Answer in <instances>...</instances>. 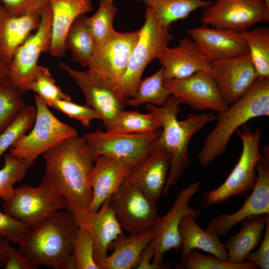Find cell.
I'll return each mask as SVG.
<instances>
[{
  "label": "cell",
  "instance_id": "6da1fadb",
  "mask_svg": "<svg viewBox=\"0 0 269 269\" xmlns=\"http://www.w3.org/2000/svg\"><path fill=\"white\" fill-rule=\"evenodd\" d=\"M44 175L57 194L67 201V210L78 225L90 217L93 191L89 176L98 155L83 137L67 138L42 154Z\"/></svg>",
  "mask_w": 269,
  "mask_h": 269
},
{
  "label": "cell",
  "instance_id": "7a4b0ae2",
  "mask_svg": "<svg viewBox=\"0 0 269 269\" xmlns=\"http://www.w3.org/2000/svg\"><path fill=\"white\" fill-rule=\"evenodd\" d=\"M78 227L69 211L58 210L31 227L18 251L35 269L39 266L67 269Z\"/></svg>",
  "mask_w": 269,
  "mask_h": 269
},
{
  "label": "cell",
  "instance_id": "3957f363",
  "mask_svg": "<svg viewBox=\"0 0 269 269\" xmlns=\"http://www.w3.org/2000/svg\"><path fill=\"white\" fill-rule=\"evenodd\" d=\"M180 100L172 95L163 105L157 107L146 104V109L158 119L161 129L160 137L170 157L169 170L162 195L166 196L183 172L191 163L188 148L192 136L206 125L216 120L210 113L190 114L184 120H178Z\"/></svg>",
  "mask_w": 269,
  "mask_h": 269
},
{
  "label": "cell",
  "instance_id": "277c9868",
  "mask_svg": "<svg viewBox=\"0 0 269 269\" xmlns=\"http://www.w3.org/2000/svg\"><path fill=\"white\" fill-rule=\"evenodd\" d=\"M269 116V78L259 77L244 96L218 113L216 125L198 154L199 164L207 166L223 154L233 134L249 121Z\"/></svg>",
  "mask_w": 269,
  "mask_h": 269
},
{
  "label": "cell",
  "instance_id": "5b68a950",
  "mask_svg": "<svg viewBox=\"0 0 269 269\" xmlns=\"http://www.w3.org/2000/svg\"><path fill=\"white\" fill-rule=\"evenodd\" d=\"M144 18L126 70L117 87L119 96L126 105L134 95L147 65L158 59L173 39L170 26L161 23L151 9L146 7Z\"/></svg>",
  "mask_w": 269,
  "mask_h": 269
},
{
  "label": "cell",
  "instance_id": "8992f818",
  "mask_svg": "<svg viewBox=\"0 0 269 269\" xmlns=\"http://www.w3.org/2000/svg\"><path fill=\"white\" fill-rule=\"evenodd\" d=\"M242 143L240 158L224 182L217 188L206 191L202 201L205 208L219 204L229 198L247 194L257 179V166L262 157L260 148L261 131L246 124L236 132Z\"/></svg>",
  "mask_w": 269,
  "mask_h": 269
},
{
  "label": "cell",
  "instance_id": "52a82bcc",
  "mask_svg": "<svg viewBox=\"0 0 269 269\" xmlns=\"http://www.w3.org/2000/svg\"><path fill=\"white\" fill-rule=\"evenodd\" d=\"M36 115L28 134H24L9 148L11 156L23 160L28 169L37 157L64 139L78 135L76 129L57 119L37 95L34 96Z\"/></svg>",
  "mask_w": 269,
  "mask_h": 269
},
{
  "label": "cell",
  "instance_id": "ba28073f",
  "mask_svg": "<svg viewBox=\"0 0 269 269\" xmlns=\"http://www.w3.org/2000/svg\"><path fill=\"white\" fill-rule=\"evenodd\" d=\"M68 208L66 200L54 191L44 176L37 186L22 185L14 188L2 205L4 212L30 227Z\"/></svg>",
  "mask_w": 269,
  "mask_h": 269
},
{
  "label": "cell",
  "instance_id": "9c48e42d",
  "mask_svg": "<svg viewBox=\"0 0 269 269\" xmlns=\"http://www.w3.org/2000/svg\"><path fill=\"white\" fill-rule=\"evenodd\" d=\"M200 182L191 183L177 194L171 209L162 217H159L153 229L155 236L149 246L152 249L153 264L169 268L170 265L163 262L164 254L171 250L181 248L179 226L182 218L190 215L197 218L202 214L201 211L191 207L189 202L200 189Z\"/></svg>",
  "mask_w": 269,
  "mask_h": 269
},
{
  "label": "cell",
  "instance_id": "30bf717a",
  "mask_svg": "<svg viewBox=\"0 0 269 269\" xmlns=\"http://www.w3.org/2000/svg\"><path fill=\"white\" fill-rule=\"evenodd\" d=\"M51 12L48 3L41 13L39 26L18 48L8 64V77L22 92L28 91V86L38 68L42 52H49L51 39Z\"/></svg>",
  "mask_w": 269,
  "mask_h": 269
},
{
  "label": "cell",
  "instance_id": "8fae6325",
  "mask_svg": "<svg viewBox=\"0 0 269 269\" xmlns=\"http://www.w3.org/2000/svg\"><path fill=\"white\" fill-rule=\"evenodd\" d=\"M110 203L121 228L131 235L152 228L159 217L155 203L125 179Z\"/></svg>",
  "mask_w": 269,
  "mask_h": 269
},
{
  "label": "cell",
  "instance_id": "7c38bea8",
  "mask_svg": "<svg viewBox=\"0 0 269 269\" xmlns=\"http://www.w3.org/2000/svg\"><path fill=\"white\" fill-rule=\"evenodd\" d=\"M200 22L207 26L241 32L269 21V8L263 0H217L204 11Z\"/></svg>",
  "mask_w": 269,
  "mask_h": 269
},
{
  "label": "cell",
  "instance_id": "4fadbf2b",
  "mask_svg": "<svg viewBox=\"0 0 269 269\" xmlns=\"http://www.w3.org/2000/svg\"><path fill=\"white\" fill-rule=\"evenodd\" d=\"M139 30L120 32L96 49L89 61L88 70L97 78L117 90L128 66Z\"/></svg>",
  "mask_w": 269,
  "mask_h": 269
},
{
  "label": "cell",
  "instance_id": "5bb4252c",
  "mask_svg": "<svg viewBox=\"0 0 269 269\" xmlns=\"http://www.w3.org/2000/svg\"><path fill=\"white\" fill-rule=\"evenodd\" d=\"M262 157L257 166V179L244 204L231 214H222L209 222L206 230L219 237L225 236L235 225L247 218L259 214H269V147L264 146Z\"/></svg>",
  "mask_w": 269,
  "mask_h": 269
},
{
  "label": "cell",
  "instance_id": "9a60e30c",
  "mask_svg": "<svg viewBox=\"0 0 269 269\" xmlns=\"http://www.w3.org/2000/svg\"><path fill=\"white\" fill-rule=\"evenodd\" d=\"M161 132L160 130L149 134H124L97 128L84 134L82 137L98 155L134 164L146 153Z\"/></svg>",
  "mask_w": 269,
  "mask_h": 269
},
{
  "label": "cell",
  "instance_id": "2e32d148",
  "mask_svg": "<svg viewBox=\"0 0 269 269\" xmlns=\"http://www.w3.org/2000/svg\"><path fill=\"white\" fill-rule=\"evenodd\" d=\"M163 83L171 95L194 110L219 113L229 106L210 71H199L184 79L164 80Z\"/></svg>",
  "mask_w": 269,
  "mask_h": 269
},
{
  "label": "cell",
  "instance_id": "e0dca14e",
  "mask_svg": "<svg viewBox=\"0 0 269 269\" xmlns=\"http://www.w3.org/2000/svg\"><path fill=\"white\" fill-rule=\"evenodd\" d=\"M169 166V155L160 134L146 153L134 164L125 179L156 203L162 195Z\"/></svg>",
  "mask_w": 269,
  "mask_h": 269
},
{
  "label": "cell",
  "instance_id": "ac0fdd59",
  "mask_svg": "<svg viewBox=\"0 0 269 269\" xmlns=\"http://www.w3.org/2000/svg\"><path fill=\"white\" fill-rule=\"evenodd\" d=\"M59 66L74 80L84 96L86 105L99 114L107 128L127 105L117 90L89 70L77 71L64 62L59 63Z\"/></svg>",
  "mask_w": 269,
  "mask_h": 269
},
{
  "label": "cell",
  "instance_id": "d6986e66",
  "mask_svg": "<svg viewBox=\"0 0 269 269\" xmlns=\"http://www.w3.org/2000/svg\"><path fill=\"white\" fill-rule=\"evenodd\" d=\"M211 72L229 105L244 96L259 77L249 53L211 62Z\"/></svg>",
  "mask_w": 269,
  "mask_h": 269
},
{
  "label": "cell",
  "instance_id": "ffe728a7",
  "mask_svg": "<svg viewBox=\"0 0 269 269\" xmlns=\"http://www.w3.org/2000/svg\"><path fill=\"white\" fill-rule=\"evenodd\" d=\"M187 33L200 52L210 62L236 57L248 53L241 32L216 27L201 26L187 29Z\"/></svg>",
  "mask_w": 269,
  "mask_h": 269
},
{
  "label": "cell",
  "instance_id": "44dd1931",
  "mask_svg": "<svg viewBox=\"0 0 269 269\" xmlns=\"http://www.w3.org/2000/svg\"><path fill=\"white\" fill-rule=\"evenodd\" d=\"M134 164L107 155L98 156L89 176L93 191L89 208L91 214L97 212L104 202L117 191Z\"/></svg>",
  "mask_w": 269,
  "mask_h": 269
},
{
  "label": "cell",
  "instance_id": "7402d4cb",
  "mask_svg": "<svg viewBox=\"0 0 269 269\" xmlns=\"http://www.w3.org/2000/svg\"><path fill=\"white\" fill-rule=\"evenodd\" d=\"M158 59L163 69L164 80L181 79L199 71H211V62L187 37L180 40L174 47H166Z\"/></svg>",
  "mask_w": 269,
  "mask_h": 269
},
{
  "label": "cell",
  "instance_id": "603a6c76",
  "mask_svg": "<svg viewBox=\"0 0 269 269\" xmlns=\"http://www.w3.org/2000/svg\"><path fill=\"white\" fill-rule=\"evenodd\" d=\"M51 16V39L50 54L60 58L67 50L65 39L76 18L93 10L91 0H48Z\"/></svg>",
  "mask_w": 269,
  "mask_h": 269
},
{
  "label": "cell",
  "instance_id": "cb8c5ba5",
  "mask_svg": "<svg viewBox=\"0 0 269 269\" xmlns=\"http://www.w3.org/2000/svg\"><path fill=\"white\" fill-rule=\"evenodd\" d=\"M80 226L86 228L92 236L94 257L98 266L107 257L111 244L118 238L125 236L113 212L110 198Z\"/></svg>",
  "mask_w": 269,
  "mask_h": 269
},
{
  "label": "cell",
  "instance_id": "d4e9b609",
  "mask_svg": "<svg viewBox=\"0 0 269 269\" xmlns=\"http://www.w3.org/2000/svg\"><path fill=\"white\" fill-rule=\"evenodd\" d=\"M40 16L41 13L12 16L2 6L0 12V53L8 64L31 32L37 30Z\"/></svg>",
  "mask_w": 269,
  "mask_h": 269
},
{
  "label": "cell",
  "instance_id": "484cf974",
  "mask_svg": "<svg viewBox=\"0 0 269 269\" xmlns=\"http://www.w3.org/2000/svg\"><path fill=\"white\" fill-rule=\"evenodd\" d=\"M195 219L193 216L187 215L181 221L179 226L182 250L179 256L180 260H183L191 251L200 250L221 261H229L226 248L219 236L202 229Z\"/></svg>",
  "mask_w": 269,
  "mask_h": 269
},
{
  "label": "cell",
  "instance_id": "4316f807",
  "mask_svg": "<svg viewBox=\"0 0 269 269\" xmlns=\"http://www.w3.org/2000/svg\"><path fill=\"white\" fill-rule=\"evenodd\" d=\"M155 236V232L151 228L118 238L110 245L109 250L114 249V252L99 265L100 269H135L143 251Z\"/></svg>",
  "mask_w": 269,
  "mask_h": 269
},
{
  "label": "cell",
  "instance_id": "83f0119b",
  "mask_svg": "<svg viewBox=\"0 0 269 269\" xmlns=\"http://www.w3.org/2000/svg\"><path fill=\"white\" fill-rule=\"evenodd\" d=\"M269 214L250 216L241 223L242 228L224 243L229 261L242 263L248 255L260 244Z\"/></svg>",
  "mask_w": 269,
  "mask_h": 269
},
{
  "label": "cell",
  "instance_id": "f1b7e54d",
  "mask_svg": "<svg viewBox=\"0 0 269 269\" xmlns=\"http://www.w3.org/2000/svg\"><path fill=\"white\" fill-rule=\"evenodd\" d=\"M151 9L158 20L167 26L188 17L193 11L211 5V0H135Z\"/></svg>",
  "mask_w": 269,
  "mask_h": 269
},
{
  "label": "cell",
  "instance_id": "f546056e",
  "mask_svg": "<svg viewBox=\"0 0 269 269\" xmlns=\"http://www.w3.org/2000/svg\"><path fill=\"white\" fill-rule=\"evenodd\" d=\"M65 44L73 60L82 67H87L95 44L85 14L77 17L71 24L67 33Z\"/></svg>",
  "mask_w": 269,
  "mask_h": 269
},
{
  "label": "cell",
  "instance_id": "4dcf8cb0",
  "mask_svg": "<svg viewBox=\"0 0 269 269\" xmlns=\"http://www.w3.org/2000/svg\"><path fill=\"white\" fill-rule=\"evenodd\" d=\"M260 78H269V29L261 27L241 32Z\"/></svg>",
  "mask_w": 269,
  "mask_h": 269
},
{
  "label": "cell",
  "instance_id": "1f68e13d",
  "mask_svg": "<svg viewBox=\"0 0 269 269\" xmlns=\"http://www.w3.org/2000/svg\"><path fill=\"white\" fill-rule=\"evenodd\" d=\"M163 69L160 68L152 75L141 79L134 95L127 103L133 107L142 104L162 106L170 97V93L164 85Z\"/></svg>",
  "mask_w": 269,
  "mask_h": 269
},
{
  "label": "cell",
  "instance_id": "d6a6232c",
  "mask_svg": "<svg viewBox=\"0 0 269 269\" xmlns=\"http://www.w3.org/2000/svg\"><path fill=\"white\" fill-rule=\"evenodd\" d=\"M161 130L157 118L151 113L122 110L106 131L124 134H149Z\"/></svg>",
  "mask_w": 269,
  "mask_h": 269
},
{
  "label": "cell",
  "instance_id": "836d02e7",
  "mask_svg": "<svg viewBox=\"0 0 269 269\" xmlns=\"http://www.w3.org/2000/svg\"><path fill=\"white\" fill-rule=\"evenodd\" d=\"M118 12V9L113 0H100L95 14L87 16V22L95 42V50L108 41L117 31L114 28V20Z\"/></svg>",
  "mask_w": 269,
  "mask_h": 269
},
{
  "label": "cell",
  "instance_id": "e575fe53",
  "mask_svg": "<svg viewBox=\"0 0 269 269\" xmlns=\"http://www.w3.org/2000/svg\"><path fill=\"white\" fill-rule=\"evenodd\" d=\"M22 93L8 77L0 81V134L26 105Z\"/></svg>",
  "mask_w": 269,
  "mask_h": 269
},
{
  "label": "cell",
  "instance_id": "d590c367",
  "mask_svg": "<svg viewBox=\"0 0 269 269\" xmlns=\"http://www.w3.org/2000/svg\"><path fill=\"white\" fill-rule=\"evenodd\" d=\"M36 115V109L25 105L0 134V158L18 139L32 129Z\"/></svg>",
  "mask_w": 269,
  "mask_h": 269
},
{
  "label": "cell",
  "instance_id": "8d00e7d4",
  "mask_svg": "<svg viewBox=\"0 0 269 269\" xmlns=\"http://www.w3.org/2000/svg\"><path fill=\"white\" fill-rule=\"evenodd\" d=\"M3 158L4 165L0 169V198L4 202L11 198L14 185L22 180L28 169L23 160L9 153Z\"/></svg>",
  "mask_w": 269,
  "mask_h": 269
},
{
  "label": "cell",
  "instance_id": "74e56055",
  "mask_svg": "<svg viewBox=\"0 0 269 269\" xmlns=\"http://www.w3.org/2000/svg\"><path fill=\"white\" fill-rule=\"evenodd\" d=\"M178 269H255L252 263H234L223 261L212 255H205L196 250L191 251L187 257L177 265Z\"/></svg>",
  "mask_w": 269,
  "mask_h": 269
},
{
  "label": "cell",
  "instance_id": "f35d334b",
  "mask_svg": "<svg viewBox=\"0 0 269 269\" xmlns=\"http://www.w3.org/2000/svg\"><path fill=\"white\" fill-rule=\"evenodd\" d=\"M94 241L89 231L79 226L73 244L72 258L76 269H100L94 257Z\"/></svg>",
  "mask_w": 269,
  "mask_h": 269
},
{
  "label": "cell",
  "instance_id": "ab89813d",
  "mask_svg": "<svg viewBox=\"0 0 269 269\" xmlns=\"http://www.w3.org/2000/svg\"><path fill=\"white\" fill-rule=\"evenodd\" d=\"M29 90L35 92L46 104L53 100H71V97L56 85L49 70L40 65L28 86Z\"/></svg>",
  "mask_w": 269,
  "mask_h": 269
},
{
  "label": "cell",
  "instance_id": "60d3db41",
  "mask_svg": "<svg viewBox=\"0 0 269 269\" xmlns=\"http://www.w3.org/2000/svg\"><path fill=\"white\" fill-rule=\"evenodd\" d=\"M47 105L62 112L69 117L79 121L85 128L89 127L94 120H101L100 115L94 109L86 105L77 104L71 100H53Z\"/></svg>",
  "mask_w": 269,
  "mask_h": 269
},
{
  "label": "cell",
  "instance_id": "b9f144b4",
  "mask_svg": "<svg viewBox=\"0 0 269 269\" xmlns=\"http://www.w3.org/2000/svg\"><path fill=\"white\" fill-rule=\"evenodd\" d=\"M31 227L0 211V238L10 243L19 244L31 230Z\"/></svg>",
  "mask_w": 269,
  "mask_h": 269
},
{
  "label": "cell",
  "instance_id": "7bdbcfd3",
  "mask_svg": "<svg viewBox=\"0 0 269 269\" xmlns=\"http://www.w3.org/2000/svg\"><path fill=\"white\" fill-rule=\"evenodd\" d=\"M8 14L19 16L41 13L48 0H0Z\"/></svg>",
  "mask_w": 269,
  "mask_h": 269
},
{
  "label": "cell",
  "instance_id": "ee69618b",
  "mask_svg": "<svg viewBox=\"0 0 269 269\" xmlns=\"http://www.w3.org/2000/svg\"><path fill=\"white\" fill-rule=\"evenodd\" d=\"M262 243L255 252H251L246 260L255 264L261 269H269V217L266 222Z\"/></svg>",
  "mask_w": 269,
  "mask_h": 269
},
{
  "label": "cell",
  "instance_id": "f6af8a7d",
  "mask_svg": "<svg viewBox=\"0 0 269 269\" xmlns=\"http://www.w3.org/2000/svg\"><path fill=\"white\" fill-rule=\"evenodd\" d=\"M5 269H35L29 261L10 245L6 252Z\"/></svg>",
  "mask_w": 269,
  "mask_h": 269
},
{
  "label": "cell",
  "instance_id": "bcb514c9",
  "mask_svg": "<svg viewBox=\"0 0 269 269\" xmlns=\"http://www.w3.org/2000/svg\"><path fill=\"white\" fill-rule=\"evenodd\" d=\"M154 253L149 245L141 253L135 269H165L166 268L152 264Z\"/></svg>",
  "mask_w": 269,
  "mask_h": 269
},
{
  "label": "cell",
  "instance_id": "7dc6e473",
  "mask_svg": "<svg viewBox=\"0 0 269 269\" xmlns=\"http://www.w3.org/2000/svg\"><path fill=\"white\" fill-rule=\"evenodd\" d=\"M10 245L7 240L0 238V267L3 268L6 259V252Z\"/></svg>",
  "mask_w": 269,
  "mask_h": 269
},
{
  "label": "cell",
  "instance_id": "c3c4849f",
  "mask_svg": "<svg viewBox=\"0 0 269 269\" xmlns=\"http://www.w3.org/2000/svg\"><path fill=\"white\" fill-rule=\"evenodd\" d=\"M8 64L0 53V81L8 77Z\"/></svg>",
  "mask_w": 269,
  "mask_h": 269
},
{
  "label": "cell",
  "instance_id": "681fc988",
  "mask_svg": "<svg viewBox=\"0 0 269 269\" xmlns=\"http://www.w3.org/2000/svg\"><path fill=\"white\" fill-rule=\"evenodd\" d=\"M267 6L269 8V0H263Z\"/></svg>",
  "mask_w": 269,
  "mask_h": 269
},
{
  "label": "cell",
  "instance_id": "f907efd6",
  "mask_svg": "<svg viewBox=\"0 0 269 269\" xmlns=\"http://www.w3.org/2000/svg\"><path fill=\"white\" fill-rule=\"evenodd\" d=\"M2 3H1V1L0 0V10H1V7H2Z\"/></svg>",
  "mask_w": 269,
  "mask_h": 269
}]
</instances>
